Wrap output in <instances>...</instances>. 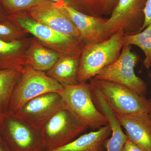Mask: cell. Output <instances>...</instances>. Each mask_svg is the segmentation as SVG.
I'll use <instances>...</instances> for the list:
<instances>
[{
  "mask_svg": "<svg viewBox=\"0 0 151 151\" xmlns=\"http://www.w3.org/2000/svg\"><path fill=\"white\" fill-rule=\"evenodd\" d=\"M112 134L109 124L97 131L89 132L65 145L44 151H105L106 141Z\"/></svg>",
  "mask_w": 151,
  "mask_h": 151,
  "instance_id": "15",
  "label": "cell"
},
{
  "mask_svg": "<svg viewBox=\"0 0 151 151\" xmlns=\"http://www.w3.org/2000/svg\"><path fill=\"white\" fill-rule=\"evenodd\" d=\"M0 136L12 151H44L41 130L26 124L14 114L6 113Z\"/></svg>",
  "mask_w": 151,
  "mask_h": 151,
  "instance_id": "7",
  "label": "cell"
},
{
  "mask_svg": "<svg viewBox=\"0 0 151 151\" xmlns=\"http://www.w3.org/2000/svg\"><path fill=\"white\" fill-rule=\"evenodd\" d=\"M145 22L141 29V31L145 29L151 23V0H147L145 10Z\"/></svg>",
  "mask_w": 151,
  "mask_h": 151,
  "instance_id": "23",
  "label": "cell"
},
{
  "mask_svg": "<svg viewBox=\"0 0 151 151\" xmlns=\"http://www.w3.org/2000/svg\"><path fill=\"white\" fill-rule=\"evenodd\" d=\"M42 0H0L7 15L27 12L38 5Z\"/></svg>",
  "mask_w": 151,
  "mask_h": 151,
  "instance_id": "22",
  "label": "cell"
},
{
  "mask_svg": "<svg viewBox=\"0 0 151 151\" xmlns=\"http://www.w3.org/2000/svg\"><path fill=\"white\" fill-rule=\"evenodd\" d=\"M24 32L12 22L7 19L0 21V40L5 42L17 41L27 38Z\"/></svg>",
  "mask_w": 151,
  "mask_h": 151,
  "instance_id": "21",
  "label": "cell"
},
{
  "mask_svg": "<svg viewBox=\"0 0 151 151\" xmlns=\"http://www.w3.org/2000/svg\"><path fill=\"white\" fill-rule=\"evenodd\" d=\"M8 15L6 14L2 5L0 2V21L4 20L7 19Z\"/></svg>",
  "mask_w": 151,
  "mask_h": 151,
  "instance_id": "26",
  "label": "cell"
},
{
  "mask_svg": "<svg viewBox=\"0 0 151 151\" xmlns=\"http://www.w3.org/2000/svg\"><path fill=\"white\" fill-rule=\"evenodd\" d=\"M7 19L27 34H30L45 46L61 56L79 58L84 45L75 38L62 34L39 22L26 12L8 16Z\"/></svg>",
  "mask_w": 151,
  "mask_h": 151,
  "instance_id": "2",
  "label": "cell"
},
{
  "mask_svg": "<svg viewBox=\"0 0 151 151\" xmlns=\"http://www.w3.org/2000/svg\"><path fill=\"white\" fill-rule=\"evenodd\" d=\"M58 93L67 109L88 128L97 130L108 124L107 118L94 104L90 83L64 86Z\"/></svg>",
  "mask_w": 151,
  "mask_h": 151,
  "instance_id": "4",
  "label": "cell"
},
{
  "mask_svg": "<svg viewBox=\"0 0 151 151\" xmlns=\"http://www.w3.org/2000/svg\"><path fill=\"white\" fill-rule=\"evenodd\" d=\"M60 57L58 53L44 45L35 37L31 38L27 52V65L36 70L46 72Z\"/></svg>",
  "mask_w": 151,
  "mask_h": 151,
  "instance_id": "17",
  "label": "cell"
},
{
  "mask_svg": "<svg viewBox=\"0 0 151 151\" xmlns=\"http://www.w3.org/2000/svg\"><path fill=\"white\" fill-rule=\"evenodd\" d=\"M122 151H144L140 147L127 139Z\"/></svg>",
  "mask_w": 151,
  "mask_h": 151,
  "instance_id": "24",
  "label": "cell"
},
{
  "mask_svg": "<svg viewBox=\"0 0 151 151\" xmlns=\"http://www.w3.org/2000/svg\"><path fill=\"white\" fill-rule=\"evenodd\" d=\"M149 115H150V117L151 118V107L150 111V113H149Z\"/></svg>",
  "mask_w": 151,
  "mask_h": 151,
  "instance_id": "29",
  "label": "cell"
},
{
  "mask_svg": "<svg viewBox=\"0 0 151 151\" xmlns=\"http://www.w3.org/2000/svg\"><path fill=\"white\" fill-rule=\"evenodd\" d=\"M37 21L55 31L80 40V34L65 9L55 3L42 0L36 6L25 12Z\"/></svg>",
  "mask_w": 151,
  "mask_h": 151,
  "instance_id": "11",
  "label": "cell"
},
{
  "mask_svg": "<svg viewBox=\"0 0 151 151\" xmlns=\"http://www.w3.org/2000/svg\"><path fill=\"white\" fill-rule=\"evenodd\" d=\"M88 128L65 108L55 113L40 130L46 150H52L72 142Z\"/></svg>",
  "mask_w": 151,
  "mask_h": 151,
  "instance_id": "6",
  "label": "cell"
},
{
  "mask_svg": "<svg viewBox=\"0 0 151 151\" xmlns=\"http://www.w3.org/2000/svg\"><path fill=\"white\" fill-rule=\"evenodd\" d=\"M22 69L0 70V105L6 113L11 95L21 76Z\"/></svg>",
  "mask_w": 151,
  "mask_h": 151,
  "instance_id": "19",
  "label": "cell"
},
{
  "mask_svg": "<svg viewBox=\"0 0 151 151\" xmlns=\"http://www.w3.org/2000/svg\"><path fill=\"white\" fill-rule=\"evenodd\" d=\"M45 1H49L52 2L53 3H57L59 1V0H45Z\"/></svg>",
  "mask_w": 151,
  "mask_h": 151,
  "instance_id": "28",
  "label": "cell"
},
{
  "mask_svg": "<svg viewBox=\"0 0 151 151\" xmlns=\"http://www.w3.org/2000/svg\"><path fill=\"white\" fill-rule=\"evenodd\" d=\"M131 49L132 45L124 44L118 59L111 65L103 68L94 78L122 84L144 95L147 92V85L134 72L139 57L132 52Z\"/></svg>",
  "mask_w": 151,
  "mask_h": 151,
  "instance_id": "9",
  "label": "cell"
},
{
  "mask_svg": "<svg viewBox=\"0 0 151 151\" xmlns=\"http://www.w3.org/2000/svg\"><path fill=\"white\" fill-rule=\"evenodd\" d=\"M0 151H12L0 136Z\"/></svg>",
  "mask_w": 151,
  "mask_h": 151,
  "instance_id": "25",
  "label": "cell"
},
{
  "mask_svg": "<svg viewBox=\"0 0 151 151\" xmlns=\"http://www.w3.org/2000/svg\"><path fill=\"white\" fill-rule=\"evenodd\" d=\"M124 40L125 44L136 45L142 50L145 55L143 65L149 70L151 67V23L140 32L124 35Z\"/></svg>",
  "mask_w": 151,
  "mask_h": 151,
  "instance_id": "20",
  "label": "cell"
},
{
  "mask_svg": "<svg viewBox=\"0 0 151 151\" xmlns=\"http://www.w3.org/2000/svg\"><path fill=\"white\" fill-rule=\"evenodd\" d=\"M73 9L91 16L103 17L112 13L119 0H64Z\"/></svg>",
  "mask_w": 151,
  "mask_h": 151,
  "instance_id": "18",
  "label": "cell"
},
{
  "mask_svg": "<svg viewBox=\"0 0 151 151\" xmlns=\"http://www.w3.org/2000/svg\"><path fill=\"white\" fill-rule=\"evenodd\" d=\"M124 37L119 31L106 40L84 45L79 58L78 83H86L118 59L124 46Z\"/></svg>",
  "mask_w": 151,
  "mask_h": 151,
  "instance_id": "1",
  "label": "cell"
},
{
  "mask_svg": "<svg viewBox=\"0 0 151 151\" xmlns=\"http://www.w3.org/2000/svg\"><path fill=\"white\" fill-rule=\"evenodd\" d=\"M79 64V58L61 56L45 73L63 86L78 84Z\"/></svg>",
  "mask_w": 151,
  "mask_h": 151,
  "instance_id": "16",
  "label": "cell"
},
{
  "mask_svg": "<svg viewBox=\"0 0 151 151\" xmlns=\"http://www.w3.org/2000/svg\"><path fill=\"white\" fill-rule=\"evenodd\" d=\"M6 113V111L4 110L3 107L0 105V128L1 127Z\"/></svg>",
  "mask_w": 151,
  "mask_h": 151,
  "instance_id": "27",
  "label": "cell"
},
{
  "mask_svg": "<svg viewBox=\"0 0 151 151\" xmlns=\"http://www.w3.org/2000/svg\"><path fill=\"white\" fill-rule=\"evenodd\" d=\"M127 139L144 151H151V118L149 113L116 114Z\"/></svg>",
  "mask_w": 151,
  "mask_h": 151,
  "instance_id": "13",
  "label": "cell"
},
{
  "mask_svg": "<svg viewBox=\"0 0 151 151\" xmlns=\"http://www.w3.org/2000/svg\"><path fill=\"white\" fill-rule=\"evenodd\" d=\"M31 38L17 41L0 40V70L22 69L27 65V52Z\"/></svg>",
  "mask_w": 151,
  "mask_h": 151,
  "instance_id": "14",
  "label": "cell"
},
{
  "mask_svg": "<svg viewBox=\"0 0 151 151\" xmlns=\"http://www.w3.org/2000/svg\"><path fill=\"white\" fill-rule=\"evenodd\" d=\"M105 97L116 114H132L150 113L151 101L122 84L102 79H90Z\"/></svg>",
  "mask_w": 151,
  "mask_h": 151,
  "instance_id": "5",
  "label": "cell"
},
{
  "mask_svg": "<svg viewBox=\"0 0 151 151\" xmlns=\"http://www.w3.org/2000/svg\"><path fill=\"white\" fill-rule=\"evenodd\" d=\"M55 4L65 9L79 31L80 40L84 45L102 41L109 38L103 28V25L107 19L92 17L78 12L67 4L64 0H59Z\"/></svg>",
  "mask_w": 151,
  "mask_h": 151,
  "instance_id": "12",
  "label": "cell"
},
{
  "mask_svg": "<svg viewBox=\"0 0 151 151\" xmlns=\"http://www.w3.org/2000/svg\"><path fill=\"white\" fill-rule=\"evenodd\" d=\"M63 86L47 76L45 71L36 70L30 65L22 69L20 78L9 101L6 113L14 114L30 100L50 92H59Z\"/></svg>",
  "mask_w": 151,
  "mask_h": 151,
  "instance_id": "3",
  "label": "cell"
},
{
  "mask_svg": "<svg viewBox=\"0 0 151 151\" xmlns=\"http://www.w3.org/2000/svg\"><path fill=\"white\" fill-rule=\"evenodd\" d=\"M147 0H119L111 17L103 25L108 37L122 31L125 35L140 32L145 22V10Z\"/></svg>",
  "mask_w": 151,
  "mask_h": 151,
  "instance_id": "8",
  "label": "cell"
},
{
  "mask_svg": "<svg viewBox=\"0 0 151 151\" xmlns=\"http://www.w3.org/2000/svg\"><path fill=\"white\" fill-rule=\"evenodd\" d=\"M66 108L58 92H50L30 100L14 115L30 127L41 129L58 111Z\"/></svg>",
  "mask_w": 151,
  "mask_h": 151,
  "instance_id": "10",
  "label": "cell"
}]
</instances>
